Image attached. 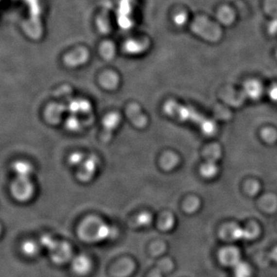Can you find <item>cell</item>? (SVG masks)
Instances as JSON below:
<instances>
[{
	"label": "cell",
	"instance_id": "cell-18",
	"mask_svg": "<svg viewBox=\"0 0 277 277\" xmlns=\"http://www.w3.org/2000/svg\"><path fill=\"white\" fill-rule=\"evenodd\" d=\"M234 268L236 277H249L250 275L249 266L243 262H239Z\"/></svg>",
	"mask_w": 277,
	"mask_h": 277
},
{
	"label": "cell",
	"instance_id": "cell-4",
	"mask_svg": "<svg viewBox=\"0 0 277 277\" xmlns=\"http://www.w3.org/2000/svg\"><path fill=\"white\" fill-rule=\"evenodd\" d=\"M220 149L217 146L211 147L209 154H207V160L205 164L202 166L200 169V173L203 177L210 178L213 177L218 172V167L216 165V161L220 157Z\"/></svg>",
	"mask_w": 277,
	"mask_h": 277
},
{
	"label": "cell",
	"instance_id": "cell-16",
	"mask_svg": "<svg viewBox=\"0 0 277 277\" xmlns=\"http://www.w3.org/2000/svg\"><path fill=\"white\" fill-rule=\"evenodd\" d=\"M218 17L219 19L224 24H231L235 20L234 12L230 8L226 6H224L220 9Z\"/></svg>",
	"mask_w": 277,
	"mask_h": 277
},
{
	"label": "cell",
	"instance_id": "cell-20",
	"mask_svg": "<svg viewBox=\"0 0 277 277\" xmlns=\"http://www.w3.org/2000/svg\"><path fill=\"white\" fill-rule=\"evenodd\" d=\"M41 243L44 247L47 248L49 250L51 251L57 245L58 242H55V240L51 238V237H50V236L46 235V236H43L42 239H41Z\"/></svg>",
	"mask_w": 277,
	"mask_h": 277
},
{
	"label": "cell",
	"instance_id": "cell-15",
	"mask_svg": "<svg viewBox=\"0 0 277 277\" xmlns=\"http://www.w3.org/2000/svg\"><path fill=\"white\" fill-rule=\"evenodd\" d=\"M179 156L172 152H167L161 157L160 166L163 170H173L179 163Z\"/></svg>",
	"mask_w": 277,
	"mask_h": 277
},
{
	"label": "cell",
	"instance_id": "cell-22",
	"mask_svg": "<svg viewBox=\"0 0 277 277\" xmlns=\"http://www.w3.org/2000/svg\"><path fill=\"white\" fill-rule=\"evenodd\" d=\"M268 95L270 96V100L277 102V86L272 87L268 92Z\"/></svg>",
	"mask_w": 277,
	"mask_h": 277
},
{
	"label": "cell",
	"instance_id": "cell-13",
	"mask_svg": "<svg viewBox=\"0 0 277 277\" xmlns=\"http://www.w3.org/2000/svg\"><path fill=\"white\" fill-rule=\"evenodd\" d=\"M220 260L225 266H231L234 267L236 265L240 262L239 260V253L236 249L232 248H227L220 253Z\"/></svg>",
	"mask_w": 277,
	"mask_h": 277
},
{
	"label": "cell",
	"instance_id": "cell-12",
	"mask_svg": "<svg viewBox=\"0 0 277 277\" xmlns=\"http://www.w3.org/2000/svg\"><path fill=\"white\" fill-rule=\"evenodd\" d=\"M266 13L270 16L272 22L270 23V34H275L277 32V0H266L265 4Z\"/></svg>",
	"mask_w": 277,
	"mask_h": 277
},
{
	"label": "cell",
	"instance_id": "cell-5",
	"mask_svg": "<svg viewBox=\"0 0 277 277\" xmlns=\"http://www.w3.org/2000/svg\"><path fill=\"white\" fill-rule=\"evenodd\" d=\"M133 0H121L118 10L119 24L123 29H129L132 26Z\"/></svg>",
	"mask_w": 277,
	"mask_h": 277
},
{
	"label": "cell",
	"instance_id": "cell-8",
	"mask_svg": "<svg viewBox=\"0 0 277 277\" xmlns=\"http://www.w3.org/2000/svg\"><path fill=\"white\" fill-rule=\"evenodd\" d=\"M126 112H127L128 117L137 127L144 128L147 125V118L146 116L142 114V111L138 104H129Z\"/></svg>",
	"mask_w": 277,
	"mask_h": 277
},
{
	"label": "cell",
	"instance_id": "cell-6",
	"mask_svg": "<svg viewBox=\"0 0 277 277\" xmlns=\"http://www.w3.org/2000/svg\"><path fill=\"white\" fill-rule=\"evenodd\" d=\"M120 115L117 113H111L108 114L103 121L104 132L102 133V140L107 142L110 140L113 131L118 127L120 122Z\"/></svg>",
	"mask_w": 277,
	"mask_h": 277
},
{
	"label": "cell",
	"instance_id": "cell-7",
	"mask_svg": "<svg viewBox=\"0 0 277 277\" xmlns=\"http://www.w3.org/2000/svg\"><path fill=\"white\" fill-rule=\"evenodd\" d=\"M99 163V159L95 155L88 157L85 164L79 170L78 178L82 182H89L94 175L96 170V165Z\"/></svg>",
	"mask_w": 277,
	"mask_h": 277
},
{
	"label": "cell",
	"instance_id": "cell-3",
	"mask_svg": "<svg viewBox=\"0 0 277 277\" xmlns=\"http://www.w3.org/2000/svg\"><path fill=\"white\" fill-rule=\"evenodd\" d=\"M192 29L194 32L203 36V38L212 42L218 41L221 37L220 27L204 17L198 18L194 22Z\"/></svg>",
	"mask_w": 277,
	"mask_h": 277
},
{
	"label": "cell",
	"instance_id": "cell-21",
	"mask_svg": "<svg viewBox=\"0 0 277 277\" xmlns=\"http://www.w3.org/2000/svg\"><path fill=\"white\" fill-rule=\"evenodd\" d=\"M151 219V216L146 213V212H145V213H142V214L138 216L137 222H138V224L140 225H147L150 224Z\"/></svg>",
	"mask_w": 277,
	"mask_h": 277
},
{
	"label": "cell",
	"instance_id": "cell-19",
	"mask_svg": "<svg viewBox=\"0 0 277 277\" xmlns=\"http://www.w3.org/2000/svg\"><path fill=\"white\" fill-rule=\"evenodd\" d=\"M112 234V229L105 224H100L96 233V238L100 240H105Z\"/></svg>",
	"mask_w": 277,
	"mask_h": 277
},
{
	"label": "cell",
	"instance_id": "cell-9",
	"mask_svg": "<svg viewBox=\"0 0 277 277\" xmlns=\"http://www.w3.org/2000/svg\"><path fill=\"white\" fill-rule=\"evenodd\" d=\"M92 268V262L88 257L80 255L75 257L72 262V269L75 274L83 276L88 274Z\"/></svg>",
	"mask_w": 277,
	"mask_h": 277
},
{
	"label": "cell",
	"instance_id": "cell-10",
	"mask_svg": "<svg viewBox=\"0 0 277 277\" xmlns=\"http://www.w3.org/2000/svg\"><path fill=\"white\" fill-rule=\"evenodd\" d=\"M65 106L63 104H51L46 110V118L52 124H57L60 121Z\"/></svg>",
	"mask_w": 277,
	"mask_h": 277
},
{
	"label": "cell",
	"instance_id": "cell-17",
	"mask_svg": "<svg viewBox=\"0 0 277 277\" xmlns=\"http://www.w3.org/2000/svg\"><path fill=\"white\" fill-rule=\"evenodd\" d=\"M22 250L27 257H34L38 253V246L33 241H26L22 244Z\"/></svg>",
	"mask_w": 277,
	"mask_h": 277
},
{
	"label": "cell",
	"instance_id": "cell-2",
	"mask_svg": "<svg viewBox=\"0 0 277 277\" xmlns=\"http://www.w3.org/2000/svg\"><path fill=\"white\" fill-rule=\"evenodd\" d=\"M13 170L17 178L12 185V193L18 201H27L34 192V185L30 179L33 167L28 162L18 161L13 165Z\"/></svg>",
	"mask_w": 277,
	"mask_h": 277
},
{
	"label": "cell",
	"instance_id": "cell-23",
	"mask_svg": "<svg viewBox=\"0 0 277 277\" xmlns=\"http://www.w3.org/2000/svg\"><path fill=\"white\" fill-rule=\"evenodd\" d=\"M0 233H1V227H0Z\"/></svg>",
	"mask_w": 277,
	"mask_h": 277
},
{
	"label": "cell",
	"instance_id": "cell-14",
	"mask_svg": "<svg viewBox=\"0 0 277 277\" xmlns=\"http://www.w3.org/2000/svg\"><path fill=\"white\" fill-rule=\"evenodd\" d=\"M244 92L246 97L250 100H257L262 95V89L260 84L257 81H249L244 87Z\"/></svg>",
	"mask_w": 277,
	"mask_h": 277
},
{
	"label": "cell",
	"instance_id": "cell-1",
	"mask_svg": "<svg viewBox=\"0 0 277 277\" xmlns=\"http://www.w3.org/2000/svg\"><path fill=\"white\" fill-rule=\"evenodd\" d=\"M164 111L166 114L175 120L182 122H192L199 126L206 135L212 136L216 133V124L202 116L192 108L182 105L173 100H169L165 104Z\"/></svg>",
	"mask_w": 277,
	"mask_h": 277
},
{
	"label": "cell",
	"instance_id": "cell-11",
	"mask_svg": "<svg viewBox=\"0 0 277 277\" xmlns=\"http://www.w3.org/2000/svg\"><path fill=\"white\" fill-rule=\"evenodd\" d=\"M52 260L56 263H61L67 260L70 256V250L67 243H57V245L51 250Z\"/></svg>",
	"mask_w": 277,
	"mask_h": 277
}]
</instances>
